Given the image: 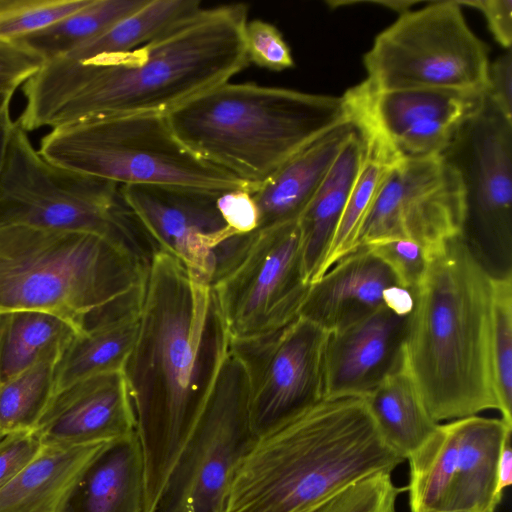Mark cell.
<instances>
[{
    "mask_svg": "<svg viewBox=\"0 0 512 512\" xmlns=\"http://www.w3.org/2000/svg\"><path fill=\"white\" fill-rule=\"evenodd\" d=\"M365 246L390 268L402 287L413 290L425 273L428 255L413 240L387 238Z\"/></svg>",
    "mask_w": 512,
    "mask_h": 512,
    "instance_id": "obj_37",
    "label": "cell"
},
{
    "mask_svg": "<svg viewBox=\"0 0 512 512\" xmlns=\"http://www.w3.org/2000/svg\"><path fill=\"white\" fill-rule=\"evenodd\" d=\"M403 366L437 423L497 410L491 359L492 277L461 235L428 255L413 289Z\"/></svg>",
    "mask_w": 512,
    "mask_h": 512,
    "instance_id": "obj_3",
    "label": "cell"
},
{
    "mask_svg": "<svg viewBox=\"0 0 512 512\" xmlns=\"http://www.w3.org/2000/svg\"><path fill=\"white\" fill-rule=\"evenodd\" d=\"M462 6L479 10L494 39L505 49L512 44V0H457Z\"/></svg>",
    "mask_w": 512,
    "mask_h": 512,
    "instance_id": "obj_42",
    "label": "cell"
},
{
    "mask_svg": "<svg viewBox=\"0 0 512 512\" xmlns=\"http://www.w3.org/2000/svg\"><path fill=\"white\" fill-rule=\"evenodd\" d=\"M310 284L303 272L298 221L264 230L212 288L231 341L275 332L299 316Z\"/></svg>",
    "mask_w": 512,
    "mask_h": 512,
    "instance_id": "obj_12",
    "label": "cell"
},
{
    "mask_svg": "<svg viewBox=\"0 0 512 512\" xmlns=\"http://www.w3.org/2000/svg\"><path fill=\"white\" fill-rule=\"evenodd\" d=\"M217 206L228 226L246 234L258 228V211L248 189L226 191L218 195Z\"/></svg>",
    "mask_w": 512,
    "mask_h": 512,
    "instance_id": "obj_40",
    "label": "cell"
},
{
    "mask_svg": "<svg viewBox=\"0 0 512 512\" xmlns=\"http://www.w3.org/2000/svg\"><path fill=\"white\" fill-rule=\"evenodd\" d=\"M420 512H468V511H456V510H441V509H436V510H424V511H420Z\"/></svg>",
    "mask_w": 512,
    "mask_h": 512,
    "instance_id": "obj_47",
    "label": "cell"
},
{
    "mask_svg": "<svg viewBox=\"0 0 512 512\" xmlns=\"http://www.w3.org/2000/svg\"><path fill=\"white\" fill-rule=\"evenodd\" d=\"M38 151L57 165L120 187L163 185L215 194L253 189L187 150L161 115L94 119L56 127L44 135Z\"/></svg>",
    "mask_w": 512,
    "mask_h": 512,
    "instance_id": "obj_7",
    "label": "cell"
},
{
    "mask_svg": "<svg viewBox=\"0 0 512 512\" xmlns=\"http://www.w3.org/2000/svg\"><path fill=\"white\" fill-rule=\"evenodd\" d=\"M356 128L348 119L317 137L251 192L264 230L296 222Z\"/></svg>",
    "mask_w": 512,
    "mask_h": 512,
    "instance_id": "obj_21",
    "label": "cell"
},
{
    "mask_svg": "<svg viewBox=\"0 0 512 512\" xmlns=\"http://www.w3.org/2000/svg\"><path fill=\"white\" fill-rule=\"evenodd\" d=\"M201 7L197 0H147L142 7L64 57L88 61L131 51Z\"/></svg>",
    "mask_w": 512,
    "mask_h": 512,
    "instance_id": "obj_28",
    "label": "cell"
},
{
    "mask_svg": "<svg viewBox=\"0 0 512 512\" xmlns=\"http://www.w3.org/2000/svg\"><path fill=\"white\" fill-rule=\"evenodd\" d=\"M144 288L145 282L81 318L56 364L55 392L92 375L123 371L136 340Z\"/></svg>",
    "mask_w": 512,
    "mask_h": 512,
    "instance_id": "obj_20",
    "label": "cell"
},
{
    "mask_svg": "<svg viewBox=\"0 0 512 512\" xmlns=\"http://www.w3.org/2000/svg\"><path fill=\"white\" fill-rule=\"evenodd\" d=\"M120 191L155 250L176 257L210 284L219 247L239 234L220 213L219 194L163 185H128Z\"/></svg>",
    "mask_w": 512,
    "mask_h": 512,
    "instance_id": "obj_16",
    "label": "cell"
},
{
    "mask_svg": "<svg viewBox=\"0 0 512 512\" xmlns=\"http://www.w3.org/2000/svg\"><path fill=\"white\" fill-rule=\"evenodd\" d=\"M485 96L512 120V53L508 49L489 64Z\"/></svg>",
    "mask_w": 512,
    "mask_h": 512,
    "instance_id": "obj_41",
    "label": "cell"
},
{
    "mask_svg": "<svg viewBox=\"0 0 512 512\" xmlns=\"http://www.w3.org/2000/svg\"><path fill=\"white\" fill-rule=\"evenodd\" d=\"M90 0H0V39L15 41L83 8Z\"/></svg>",
    "mask_w": 512,
    "mask_h": 512,
    "instance_id": "obj_35",
    "label": "cell"
},
{
    "mask_svg": "<svg viewBox=\"0 0 512 512\" xmlns=\"http://www.w3.org/2000/svg\"><path fill=\"white\" fill-rule=\"evenodd\" d=\"M13 95L0 93V115L10 110V103Z\"/></svg>",
    "mask_w": 512,
    "mask_h": 512,
    "instance_id": "obj_46",
    "label": "cell"
},
{
    "mask_svg": "<svg viewBox=\"0 0 512 512\" xmlns=\"http://www.w3.org/2000/svg\"><path fill=\"white\" fill-rule=\"evenodd\" d=\"M360 130L366 139V156L337 226L318 278L321 277L335 262L352 250L358 230L380 187L392 167L400 161V159L397 158V156L378 139L369 133H366L362 129Z\"/></svg>",
    "mask_w": 512,
    "mask_h": 512,
    "instance_id": "obj_32",
    "label": "cell"
},
{
    "mask_svg": "<svg viewBox=\"0 0 512 512\" xmlns=\"http://www.w3.org/2000/svg\"><path fill=\"white\" fill-rule=\"evenodd\" d=\"M404 461L382 438L365 397L323 399L254 437L234 470L225 512H304Z\"/></svg>",
    "mask_w": 512,
    "mask_h": 512,
    "instance_id": "obj_4",
    "label": "cell"
},
{
    "mask_svg": "<svg viewBox=\"0 0 512 512\" xmlns=\"http://www.w3.org/2000/svg\"><path fill=\"white\" fill-rule=\"evenodd\" d=\"M457 452L456 419L439 423L430 438L406 459L411 512L442 509L455 471Z\"/></svg>",
    "mask_w": 512,
    "mask_h": 512,
    "instance_id": "obj_30",
    "label": "cell"
},
{
    "mask_svg": "<svg viewBox=\"0 0 512 512\" xmlns=\"http://www.w3.org/2000/svg\"><path fill=\"white\" fill-rule=\"evenodd\" d=\"M368 4V3H371V4H379V5H383L384 7L386 8H389L391 10H394L396 12H398L400 15L401 14H404L408 11H410V8L413 6V5H416L418 3H420L419 1H404V0H401V1H330V2H327V4H329L332 8L334 7H337V6H344V5H352V4Z\"/></svg>",
    "mask_w": 512,
    "mask_h": 512,
    "instance_id": "obj_44",
    "label": "cell"
},
{
    "mask_svg": "<svg viewBox=\"0 0 512 512\" xmlns=\"http://www.w3.org/2000/svg\"><path fill=\"white\" fill-rule=\"evenodd\" d=\"M14 120L11 118L10 110L0 115V168L6 148L7 139Z\"/></svg>",
    "mask_w": 512,
    "mask_h": 512,
    "instance_id": "obj_45",
    "label": "cell"
},
{
    "mask_svg": "<svg viewBox=\"0 0 512 512\" xmlns=\"http://www.w3.org/2000/svg\"><path fill=\"white\" fill-rule=\"evenodd\" d=\"M111 441L43 446L0 490V512H57L86 467Z\"/></svg>",
    "mask_w": 512,
    "mask_h": 512,
    "instance_id": "obj_25",
    "label": "cell"
},
{
    "mask_svg": "<svg viewBox=\"0 0 512 512\" xmlns=\"http://www.w3.org/2000/svg\"><path fill=\"white\" fill-rule=\"evenodd\" d=\"M166 119L192 154L254 189L350 115L343 96L229 81L183 104Z\"/></svg>",
    "mask_w": 512,
    "mask_h": 512,
    "instance_id": "obj_5",
    "label": "cell"
},
{
    "mask_svg": "<svg viewBox=\"0 0 512 512\" xmlns=\"http://www.w3.org/2000/svg\"><path fill=\"white\" fill-rule=\"evenodd\" d=\"M400 492L391 473L379 472L345 486L304 512H396Z\"/></svg>",
    "mask_w": 512,
    "mask_h": 512,
    "instance_id": "obj_34",
    "label": "cell"
},
{
    "mask_svg": "<svg viewBox=\"0 0 512 512\" xmlns=\"http://www.w3.org/2000/svg\"><path fill=\"white\" fill-rule=\"evenodd\" d=\"M212 286L176 257L150 259L133 348L123 368L154 512L230 351Z\"/></svg>",
    "mask_w": 512,
    "mask_h": 512,
    "instance_id": "obj_2",
    "label": "cell"
},
{
    "mask_svg": "<svg viewBox=\"0 0 512 512\" xmlns=\"http://www.w3.org/2000/svg\"><path fill=\"white\" fill-rule=\"evenodd\" d=\"M343 97L352 120L400 160L442 155L485 101L484 92L375 91L364 81L347 90Z\"/></svg>",
    "mask_w": 512,
    "mask_h": 512,
    "instance_id": "obj_15",
    "label": "cell"
},
{
    "mask_svg": "<svg viewBox=\"0 0 512 512\" xmlns=\"http://www.w3.org/2000/svg\"><path fill=\"white\" fill-rule=\"evenodd\" d=\"M33 431L12 432L0 439V490L42 449Z\"/></svg>",
    "mask_w": 512,
    "mask_h": 512,
    "instance_id": "obj_39",
    "label": "cell"
},
{
    "mask_svg": "<svg viewBox=\"0 0 512 512\" xmlns=\"http://www.w3.org/2000/svg\"><path fill=\"white\" fill-rule=\"evenodd\" d=\"M44 63L39 54L24 44L0 39V93L13 95Z\"/></svg>",
    "mask_w": 512,
    "mask_h": 512,
    "instance_id": "obj_38",
    "label": "cell"
},
{
    "mask_svg": "<svg viewBox=\"0 0 512 512\" xmlns=\"http://www.w3.org/2000/svg\"><path fill=\"white\" fill-rule=\"evenodd\" d=\"M144 462L136 431L112 440L86 467L57 512H143Z\"/></svg>",
    "mask_w": 512,
    "mask_h": 512,
    "instance_id": "obj_22",
    "label": "cell"
},
{
    "mask_svg": "<svg viewBox=\"0 0 512 512\" xmlns=\"http://www.w3.org/2000/svg\"><path fill=\"white\" fill-rule=\"evenodd\" d=\"M66 346L48 350L31 366L0 383V433L34 429L54 395L55 368Z\"/></svg>",
    "mask_w": 512,
    "mask_h": 512,
    "instance_id": "obj_31",
    "label": "cell"
},
{
    "mask_svg": "<svg viewBox=\"0 0 512 512\" xmlns=\"http://www.w3.org/2000/svg\"><path fill=\"white\" fill-rule=\"evenodd\" d=\"M147 0H90L83 8L18 41L44 60L66 56L142 7Z\"/></svg>",
    "mask_w": 512,
    "mask_h": 512,
    "instance_id": "obj_29",
    "label": "cell"
},
{
    "mask_svg": "<svg viewBox=\"0 0 512 512\" xmlns=\"http://www.w3.org/2000/svg\"><path fill=\"white\" fill-rule=\"evenodd\" d=\"M463 218L462 183L442 155L403 159L385 178L352 250L381 239L405 238L429 255L461 235Z\"/></svg>",
    "mask_w": 512,
    "mask_h": 512,
    "instance_id": "obj_14",
    "label": "cell"
},
{
    "mask_svg": "<svg viewBox=\"0 0 512 512\" xmlns=\"http://www.w3.org/2000/svg\"><path fill=\"white\" fill-rule=\"evenodd\" d=\"M77 332L70 321L48 313L0 314V383L31 366L48 350L66 346Z\"/></svg>",
    "mask_w": 512,
    "mask_h": 512,
    "instance_id": "obj_27",
    "label": "cell"
},
{
    "mask_svg": "<svg viewBox=\"0 0 512 512\" xmlns=\"http://www.w3.org/2000/svg\"><path fill=\"white\" fill-rule=\"evenodd\" d=\"M458 452L453 478L441 510L495 512L500 452L512 425L500 418L473 415L457 419Z\"/></svg>",
    "mask_w": 512,
    "mask_h": 512,
    "instance_id": "obj_23",
    "label": "cell"
},
{
    "mask_svg": "<svg viewBox=\"0 0 512 512\" xmlns=\"http://www.w3.org/2000/svg\"><path fill=\"white\" fill-rule=\"evenodd\" d=\"M356 125V123H355ZM366 139L356 125L315 195L298 219L307 283L320 273L337 226L366 156Z\"/></svg>",
    "mask_w": 512,
    "mask_h": 512,
    "instance_id": "obj_24",
    "label": "cell"
},
{
    "mask_svg": "<svg viewBox=\"0 0 512 512\" xmlns=\"http://www.w3.org/2000/svg\"><path fill=\"white\" fill-rule=\"evenodd\" d=\"M32 431L43 446L111 441L136 431L123 371L92 375L55 392Z\"/></svg>",
    "mask_w": 512,
    "mask_h": 512,
    "instance_id": "obj_17",
    "label": "cell"
},
{
    "mask_svg": "<svg viewBox=\"0 0 512 512\" xmlns=\"http://www.w3.org/2000/svg\"><path fill=\"white\" fill-rule=\"evenodd\" d=\"M409 316L382 307L335 332L325 348L324 399L366 397L403 361Z\"/></svg>",
    "mask_w": 512,
    "mask_h": 512,
    "instance_id": "obj_18",
    "label": "cell"
},
{
    "mask_svg": "<svg viewBox=\"0 0 512 512\" xmlns=\"http://www.w3.org/2000/svg\"><path fill=\"white\" fill-rule=\"evenodd\" d=\"M149 262L98 234L0 224V314L48 313L78 330L85 314L142 286Z\"/></svg>",
    "mask_w": 512,
    "mask_h": 512,
    "instance_id": "obj_6",
    "label": "cell"
},
{
    "mask_svg": "<svg viewBox=\"0 0 512 512\" xmlns=\"http://www.w3.org/2000/svg\"><path fill=\"white\" fill-rule=\"evenodd\" d=\"M254 437L247 373L230 348L154 512H225L234 470Z\"/></svg>",
    "mask_w": 512,
    "mask_h": 512,
    "instance_id": "obj_11",
    "label": "cell"
},
{
    "mask_svg": "<svg viewBox=\"0 0 512 512\" xmlns=\"http://www.w3.org/2000/svg\"><path fill=\"white\" fill-rule=\"evenodd\" d=\"M372 90L484 92L488 49L468 26L457 0L401 14L363 57Z\"/></svg>",
    "mask_w": 512,
    "mask_h": 512,
    "instance_id": "obj_9",
    "label": "cell"
},
{
    "mask_svg": "<svg viewBox=\"0 0 512 512\" xmlns=\"http://www.w3.org/2000/svg\"><path fill=\"white\" fill-rule=\"evenodd\" d=\"M243 39L249 63L273 71L294 66L290 47L273 24L261 19L247 21Z\"/></svg>",
    "mask_w": 512,
    "mask_h": 512,
    "instance_id": "obj_36",
    "label": "cell"
},
{
    "mask_svg": "<svg viewBox=\"0 0 512 512\" xmlns=\"http://www.w3.org/2000/svg\"><path fill=\"white\" fill-rule=\"evenodd\" d=\"M328 332L298 316L285 327L231 341L249 382V415L259 435L324 399Z\"/></svg>",
    "mask_w": 512,
    "mask_h": 512,
    "instance_id": "obj_13",
    "label": "cell"
},
{
    "mask_svg": "<svg viewBox=\"0 0 512 512\" xmlns=\"http://www.w3.org/2000/svg\"><path fill=\"white\" fill-rule=\"evenodd\" d=\"M490 359L498 412L512 425V274L492 277Z\"/></svg>",
    "mask_w": 512,
    "mask_h": 512,
    "instance_id": "obj_33",
    "label": "cell"
},
{
    "mask_svg": "<svg viewBox=\"0 0 512 512\" xmlns=\"http://www.w3.org/2000/svg\"><path fill=\"white\" fill-rule=\"evenodd\" d=\"M394 285L400 284L390 268L360 246L310 284L299 316L335 332L385 307V291Z\"/></svg>",
    "mask_w": 512,
    "mask_h": 512,
    "instance_id": "obj_19",
    "label": "cell"
},
{
    "mask_svg": "<svg viewBox=\"0 0 512 512\" xmlns=\"http://www.w3.org/2000/svg\"><path fill=\"white\" fill-rule=\"evenodd\" d=\"M120 188L47 160L13 122L0 168V224L98 234L149 262L155 248Z\"/></svg>",
    "mask_w": 512,
    "mask_h": 512,
    "instance_id": "obj_8",
    "label": "cell"
},
{
    "mask_svg": "<svg viewBox=\"0 0 512 512\" xmlns=\"http://www.w3.org/2000/svg\"><path fill=\"white\" fill-rule=\"evenodd\" d=\"M442 156L462 183L463 240L491 277L512 274V120L485 96Z\"/></svg>",
    "mask_w": 512,
    "mask_h": 512,
    "instance_id": "obj_10",
    "label": "cell"
},
{
    "mask_svg": "<svg viewBox=\"0 0 512 512\" xmlns=\"http://www.w3.org/2000/svg\"><path fill=\"white\" fill-rule=\"evenodd\" d=\"M245 4L196 10L131 51L76 61H46L23 85L18 125L27 133L137 115L167 116L229 82L248 64Z\"/></svg>",
    "mask_w": 512,
    "mask_h": 512,
    "instance_id": "obj_1",
    "label": "cell"
},
{
    "mask_svg": "<svg viewBox=\"0 0 512 512\" xmlns=\"http://www.w3.org/2000/svg\"><path fill=\"white\" fill-rule=\"evenodd\" d=\"M386 444L406 460L435 432V422L403 366L384 378L365 397Z\"/></svg>",
    "mask_w": 512,
    "mask_h": 512,
    "instance_id": "obj_26",
    "label": "cell"
},
{
    "mask_svg": "<svg viewBox=\"0 0 512 512\" xmlns=\"http://www.w3.org/2000/svg\"><path fill=\"white\" fill-rule=\"evenodd\" d=\"M511 434L512 432L505 438L498 461L497 493L500 497L503 496V491L512 484Z\"/></svg>",
    "mask_w": 512,
    "mask_h": 512,
    "instance_id": "obj_43",
    "label": "cell"
}]
</instances>
